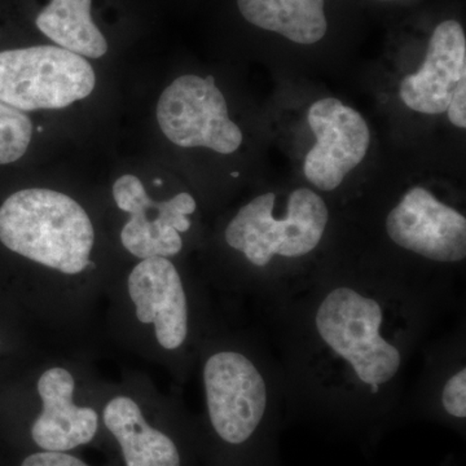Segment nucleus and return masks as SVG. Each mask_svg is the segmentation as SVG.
I'll list each match as a JSON object with an SVG mask.
<instances>
[{
	"label": "nucleus",
	"mask_w": 466,
	"mask_h": 466,
	"mask_svg": "<svg viewBox=\"0 0 466 466\" xmlns=\"http://www.w3.org/2000/svg\"><path fill=\"white\" fill-rule=\"evenodd\" d=\"M104 422L121 446L126 466H180L173 440L152 428L131 398L121 395L109 400Z\"/></svg>",
	"instance_id": "13"
},
{
	"label": "nucleus",
	"mask_w": 466,
	"mask_h": 466,
	"mask_svg": "<svg viewBox=\"0 0 466 466\" xmlns=\"http://www.w3.org/2000/svg\"><path fill=\"white\" fill-rule=\"evenodd\" d=\"M441 406L444 412L455 419L466 417V368H456L441 388Z\"/></svg>",
	"instance_id": "17"
},
{
	"label": "nucleus",
	"mask_w": 466,
	"mask_h": 466,
	"mask_svg": "<svg viewBox=\"0 0 466 466\" xmlns=\"http://www.w3.org/2000/svg\"><path fill=\"white\" fill-rule=\"evenodd\" d=\"M32 137V119L23 110L0 101V165L12 164L23 157Z\"/></svg>",
	"instance_id": "16"
},
{
	"label": "nucleus",
	"mask_w": 466,
	"mask_h": 466,
	"mask_svg": "<svg viewBox=\"0 0 466 466\" xmlns=\"http://www.w3.org/2000/svg\"><path fill=\"white\" fill-rule=\"evenodd\" d=\"M94 2L47 0L34 18V24L57 47L85 58L103 57L109 45L95 20Z\"/></svg>",
	"instance_id": "14"
},
{
	"label": "nucleus",
	"mask_w": 466,
	"mask_h": 466,
	"mask_svg": "<svg viewBox=\"0 0 466 466\" xmlns=\"http://www.w3.org/2000/svg\"><path fill=\"white\" fill-rule=\"evenodd\" d=\"M308 121L317 143L306 155L303 174L319 191L332 192L366 158L370 128L358 110L333 97L315 101Z\"/></svg>",
	"instance_id": "9"
},
{
	"label": "nucleus",
	"mask_w": 466,
	"mask_h": 466,
	"mask_svg": "<svg viewBox=\"0 0 466 466\" xmlns=\"http://www.w3.org/2000/svg\"><path fill=\"white\" fill-rule=\"evenodd\" d=\"M75 388V377L66 368L54 367L43 372L38 381L42 412L32 426L36 446L66 452L94 440L99 416L90 407L76 406Z\"/></svg>",
	"instance_id": "12"
},
{
	"label": "nucleus",
	"mask_w": 466,
	"mask_h": 466,
	"mask_svg": "<svg viewBox=\"0 0 466 466\" xmlns=\"http://www.w3.org/2000/svg\"><path fill=\"white\" fill-rule=\"evenodd\" d=\"M208 419L220 440L245 443L253 437L268 408V381L258 364L238 350H220L205 361Z\"/></svg>",
	"instance_id": "5"
},
{
	"label": "nucleus",
	"mask_w": 466,
	"mask_h": 466,
	"mask_svg": "<svg viewBox=\"0 0 466 466\" xmlns=\"http://www.w3.org/2000/svg\"><path fill=\"white\" fill-rule=\"evenodd\" d=\"M386 233L401 249L431 262L466 258V218L424 187H413L386 217Z\"/></svg>",
	"instance_id": "8"
},
{
	"label": "nucleus",
	"mask_w": 466,
	"mask_h": 466,
	"mask_svg": "<svg viewBox=\"0 0 466 466\" xmlns=\"http://www.w3.org/2000/svg\"><path fill=\"white\" fill-rule=\"evenodd\" d=\"M390 299L380 289L339 284L321 291L309 312L315 354L364 397L389 391L403 370V318Z\"/></svg>",
	"instance_id": "1"
},
{
	"label": "nucleus",
	"mask_w": 466,
	"mask_h": 466,
	"mask_svg": "<svg viewBox=\"0 0 466 466\" xmlns=\"http://www.w3.org/2000/svg\"><path fill=\"white\" fill-rule=\"evenodd\" d=\"M116 207L130 214L121 232L125 249L140 259L177 256L183 249L180 233L189 231L198 208L189 193H179L167 201L150 200L139 177L122 175L113 186Z\"/></svg>",
	"instance_id": "7"
},
{
	"label": "nucleus",
	"mask_w": 466,
	"mask_h": 466,
	"mask_svg": "<svg viewBox=\"0 0 466 466\" xmlns=\"http://www.w3.org/2000/svg\"><path fill=\"white\" fill-rule=\"evenodd\" d=\"M157 121L170 142L183 148L204 147L231 155L240 148V127L231 121L214 76H182L162 92Z\"/></svg>",
	"instance_id": "6"
},
{
	"label": "nucleus",
	"mask_w": 466,
	"mask_h": 466,
	"mask_svg": "<svg viewBox=\"0 0 466 466\" xmlns=\"http://www.w3.org/2000/svg\"><path fill=\"white\" fill-rule=\"evenodd\" d=\"M325 0H238L251 25L280 34L299 45H314L327 34Z\"/></svg>",
	"instance_id": "15"
},
{
	"label": "nucleus",
	"mask_w": 466,
	"mask_h": 466,
	"mask_svg": "<svg viewBox=\"0 0 466 466\" xmlns=\"http://www.w3.org/2000/svg\"><path fill=\"white\" fill-rule=\"evenodd\" d=\"M128 296L143 324H152L162 349L175 351L188 339L189 306L182 276L168 258L142 259L127 279Z\"/></svg>",
	"instance_id": "10"
},
{
	"label": "nucleus",
	"mask_w": 466,
	"mask_h": 466,
	"mask_svg": "<svg viewBox=\"0 0 466 466\" xmlns=\"http://www.w3.org/2000/svg\"><path fill=\"white\" fill-rule=\"evenodd\" d=\"M0 242L24 258L78 275L91 265L95 229L85 208L69 196L29 188L0 207Z\"/></svg>",
	"instance_id": "2"
},
{
	"label": "nucleus",
	"mask_w": 466,
	"mask_h": 466,
	"mask_svg": "<svg viewBox=\"0 0 466 466\" xmlns=\"http://www.w3.org/2000/svg\"><path fill=\"white\" fill-rule=\"evenodd\" d=\"M275 207V193L257 196L236 213L225 231L228 247L257 269L268 268L276 259L309 256L329 223L327 204L309 188L290 193L283 216L276 214Z\"/></svg>",
	"instance_id": "3"
},
{
	"label": "nucleus",
	"mask_w": 466,
	"mask_h": 466,
	"mask_svg": "<svg viewBox=\"0 0 466 466\" xmlns=\"http://www.w3.org/2000/svg\"><path fill=\"white\" fill-rule=\"evenodd\" d=\"M446 112L449 113L451 124L459 128L466 127V76L456 86Z\"/></svg>",
	"instance_id": "19"
},
{
	"label": "nucleus",
	"mask_w": 466,
	"mask_h": 466,
	"mask_svg": "<svg viewBox=\"0 0 466 466\" xmlns=\"http://www.w3.org/2000/svg\"><path fill=\"white\" fill-rule=\"evenodd\" d=\"M21 466H90L76 459V456L67 455L66 452H55V451H43L33 453L24 460Z\"/></svg>",
	"instance_id": "18"
},
{
	"label": "nucleus",
	"mask_w": 466,
	"mask_h": 466,
	"mask_svg": "<svg viewBox=\"0 0 466 466\" xmlns=\"http://www.w3.org/2000/svg\"><path fill=\"white\" fill-rule=\"evenodd\" d=\"M95 85L91 64L57 46L0 51V101L23 112L66 108Z\"/></svg>",
	"instance_id": "4"
},
{
	"label": "nucleus",
	"mask_w": 466,
	"mask_h": 466,
	"mask_svg": "<svg viewBox=\"0 0 466 466\" xmlns=\"http://www.w3.org/2000/svg\"><path fill=\"white\" fill-rule=\"evenodd\" d=\"M464 76V29L458 21L447 20L435 27L422 66L401 81L400 96L415 112L441 115L449 108L453 91Z\"/></svg>",
	"instance_id": "11"
}]
</instances>
